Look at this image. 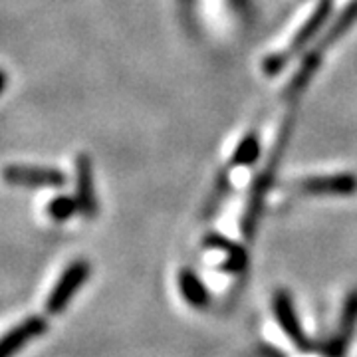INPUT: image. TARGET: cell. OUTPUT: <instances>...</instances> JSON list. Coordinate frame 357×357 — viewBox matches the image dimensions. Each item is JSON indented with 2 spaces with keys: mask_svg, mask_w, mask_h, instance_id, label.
Masks as SVG:
<instances>
[{
  "mask_svg": "<svg viewBox=\"0 0 357 357\" xmlns=\"http://www.w3.org/2000/svg\"><path fill=\"white\" fill-rule=\"evenodd\" d=\"M4 82H6V77L0 72V93H2V89H4Z\"/></svg>",
  "mask_w": 357,
  "mask_h": 357,
  "instance_id": "obj_12",
  "label": "cell"
},
{
  "mask_svg": "<svg viewBox=\"0 0 357 357\" xmlns=\"http://www.w3.org/2000/svg\"><path fill=\"white\" fill-rule=\"evenodd\" d=\"M302 189L310 195H351L357 191V178L351 175L314 177L304 181Z\"/></svg>",
  "mask_w": 357,
  "mask_h": 357,
  "instance_id": "obj_8",
  "label": "cell"
},
{
  "mask_svg": "<svg viewBox=\"0 0 357 357\" xmlns=\"http://www.w3.org/2000/svg\"><path fill=\"white\" fill-rule=\"evenodd\" d=\"M76 211H79L76 199L72 197H56L50 204H48V213L54 220L64 222L68 218H72L76 215Z\"/></svg>",
  "mask_w": 357,
  "mask_h": 357,
  "instance_id": "obj_10",
  "label": "cell"
},
{
  "mask_svg": "<svg viewBox=\"0 0 357 357\" xmlns=\"http://www.w3.org/2000/svg\"><path fill=\"white\" fill-rule=\"evenodd\" d=\"M272 307H274V316L276 321L280 326V330L286 333V337L292 342L300 351H310L312 349V342L304 332L300 318H298V312L292 302V296L286 290H278L272 298Z\"/></svg>",
  "mask_w": 357,
  "mask_h": 357,
  "instance_id": "obj_3",
  "label": "cell"
},
{
  "mask_svg": "<svg viewBox=\"0 0 357 357\" xmlns=\"http://www.w3.org/2000/svg\"><path fill=\"white\" fill-rule=\"evenodd\" d=\"M204 244L211 246V248H215L218 252H225V255H227L225 262H222V270H227L230 274L243 272L244 266H246V262H248V256L244 252V248H241L236 243L229 241L227 236H220L217 232L208 234V236L204 238Z\"/></svg>",
  "mask_w": 357,
  "mask_h": 357,
  "instance_id": "obj_9",
  "label": "cell"
},
{
  "mask_svg": "<svg viewBox=\"0 0 357 357\" xmlns=\"http://www.w3.org/2000/svg\"><path fill=\"white\" fill-rule=\"evenodd\" d=\"M46 332H48V321L44 318L30 316V318L22 319L20 324L14 326L13 330H8L0 337V357H13L20 349H24L32 340L44 335Z\"/></svg>",
  "mask_w": 357,
  "mask_h": 357,
  "instance_id": "obj_5",
  "label": "cell"
},
{
  "mask_svg": "<svg viewBox=\"0 0 357 357\" xmlns=\"http://www.w3.org/2000/svg\"><path fill=\"white\" fill-rule=\"evenodd\" d=\"M89 274H91V266L86 258L74 260L70 266L66 268L60 276V280L56 282V286L52 288L50 296L46 300V312L50 316H58L62 314L68 304L72 302V298L76 292L88 282Z\"/></svg>",
  "mask_w": 357,
  "mask_h": 357,
  "instance_id": "obj_1",
  "label": "cell"
},
{
  "mask_svg": "<svg viewBox=\"0 0 357 357\" xmlns=\"http://www.w3.org/2000/svg\"><path fill=\"white\" fill-rule=\"evenodd\" d=\"M178 290H181L183 300L197 310H204L211 304L208 288L204 286V282L199 278V274L191 268H183L178 272Z\"/></svg>",
  "mask_w": 357,
  "mask_h": 357,
  "instance_id": "obj_7",
  "label": "cell"
},
{
  "mask_svg": "<svg viewBox=\"0 0 357 357\" xmlns=\"http://www.w3.org/2000/svg\"><path fill=\"white\" fill-rule=\"evenodd\" d=\"M260 351H262V357H286L282 354L278 347H274V345H262L260 347Z\"/></svg>",
  "mask_w": 357,
  "mask_h": 357,
  "instance_id": "obj_11",
  "label": "cell"
},
{
  "mask_svg": "<svg viewBox=\"0 0 357 357\" xmlns=\"http://www.w3.org/2000/svg\"><path fill=\"white\" fill-rule=\"evenodd\" d=\"M76 201L79 213L86 218H93L98 215V199H96V189H93L91 163L86 155H79L76 159Z\"/></svg>",
  "mask_w": 357,
  "mask_h": 357,
  "instance_id": "obj_6",
  "label": "cell"
},
{
  "mask_svg": "<svg viewBox=\"0 0 357 357\" xmlns=\"http://www.w3.org/2000/svg\"><path fill=\"white\" fill-rule=\"evenodd\" d=\"M357 332V290H351L345 296L342 316H340V328L335 330L332 337L324 344L321 354L324 357H345L351 340Z\"/></svg>",
  "mask_w": 357,
  "mask_h": 357,
  "instance_id": "obj_4",
  "label": "cell"
},
{
  "mask_svg": "<svg viewBox=\"0 0 357 357\" xmlns=\"http://www.w3.org/2000/svg\"><path fill=\"white\" fill-rule=\"evenodd\" d=\"M2 178L13 187L26 189H58L64 187L66 175L56 169L28 165H8L2 171Z\"/></svg>",
  "mask_w": 357,
  "mask_h": 357,
  "instance_id": "obj_2",
  "label": "cell"
}]
</instances>
